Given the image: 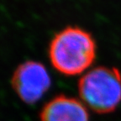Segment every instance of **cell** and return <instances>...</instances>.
Instances as JSON below:
<instances>
[{"label":"cell","mask_w":121,"mask_h":121,"mask_svg":"<svg viewBox=\"0 0 121 121\" xmlns=\"http://www.w3.org/2000/svg\"><path fill=\"white\" fill-rule=\"evenodd\" d=\"M11 83L14 92L23 102L33 104L37 103L49 90L51 79L43 64L28 60L16 68Z\"/></svg>","instance_id":"3"},{"label":"cell","mask_w":121,"mask_h":121,"mask_svg":"<svg viewBox=\"0 0 121 121\" xmlns=\"http://www.w3.org/2000/svg\"><path fill=\"white\" fill-rule=\"evenodd\" d=\"M49 56L52 66L66 76L82 73L93 64L96 45L88 32L78 27H67L51 42Z\"/></svg>","instance_id":"1"},{"label":"cell","mask_w":121,"mask_h":121,"mask_svg":"<svg viewBox=\"0 0 121 121\" xmlns=\"http://www.w3.org/2000/svg\"><path fill=\"white\" fill-rule=\"evenodd\" d=\"M40 121H89V114L82 102L72 97L58 95L43 107Z\"/></svg>","instance_id":"4"},{"label":"cell","mask_w":121,"mask_h":121,"mask_svg":"<svg viewBox=\"0 0 121 121\" xmlns=\"http://www.w3.org/2000/svg\"><path fill=\"white\" fill-rule=\"evenodd\" d=\"M78 93L84 105L98 113L114 111L121 103V73L115 67L98 66L82 77Z\"/></svg>","instance_id":"2"}]
</instances>
